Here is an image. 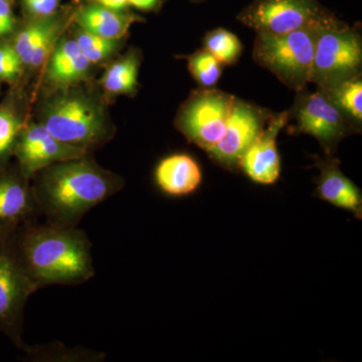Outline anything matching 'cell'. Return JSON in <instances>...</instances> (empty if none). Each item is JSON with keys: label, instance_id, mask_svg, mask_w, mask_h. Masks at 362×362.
Returning a JSON list of instances; mask_svg holds the SVG:
<instances>
[{"label": "cell", "instance_id": "5b68a950", "mask_svg": "<svg viewBox=\"0 0 362 362\" xmlns=\"http://www.w3.org/2000/svg\"><path fill=\"white\" fill-rule=\"evenodd\" d=\"M42 125L56 139L88 153L109 134L106 121L96 105L76 95L54 100L47 107Z\"/></svg>", "mask_w": 362, "mask_h": 362}, {"label": "cell", "instance_id": "d4e9b609", "mask_svg": "<svg viewBox=\"0 0 362 362\" xmlns=\"http://www.w3.org/2000/svg\"><path fill=\"white\" fill-rule=\"evenodd\" d=\"M21 130L20 118L8 109H0V164L13 153Z\"/></svg>", "mask_w": 362, "mask_h": 362}, {"label": "cell", "instance_id": "4316f807", "mask_svg": "<svg viewBox=\"0 0 362 362\" xmlns=\"http://www.w3.org/2000/svg\"><path fill=\"white\" fill-rule=\"evenodd\" d=\"M26 8L39 16H51L59 6V0H23Z\"/></svg>", "mask_w": 362, "mask_h": 362}, {"label": "cell", "instance_id": "8fae6325", "mask_svg": "<svg viewBox=\"0 0 362 362\" xmlns=\"http://www.w3.org/2000/svg\"><path fill=\"white\" fill-rule=\"evenodd\" d=\"M14 154L18 168L28 178L58 162L88 156L85 150L59 141L44 125H32L20 133Z\"/></svg>", "mask_w": 362, "mask_h": 362}, {"label": "cell", "instance_id": "5bb4252c", "mask_svg": "<svg viewBox=\"0 0 362 362\" xmlns=\"http://www.w3.org/2000/svg\"><path fill=\"white\" fill-rule=\"evenodd\" d=\"M320 175L317 178V195L319 199L329 202L354 214L361 220L362 216V195L361 189L340 170L339 162L335 158L316 161Z\"/></svg>", "mask_w": 362, "mask_h": 362}, {"label": "cell", "instance_id": "ba28073f", "mask_svg": "<svg viewBox=\"0 0 362 362\" xmlns=\"http://www.w3.org/2000/svg\"><path fill=\"white\" fill-rule=\"evenodd\" d=\"M235 98L213 88L192 93L178 114V129L188 142L209 151L223 134Z\"/></svg>", "mask_w": 362, "mask_h": 362}, {"label": "cell", "instance_id": "7c38bea8", "mask_svg": "<svg viewBox=\"0 0 362 362\" xmlns=\"http://www.w3.org/2000/svg\"><path fill=\"white\" fill-rule=\"evenodd\" d=\"M289 120L288 111L271 115L265 127L240 159L239 166L254 182L270 185L280 177L277 137Z\"/></svg>", "mask_w": 362, "mask_h": 362}, {"label": "cell", "instance_id": "ffe728a7", "mask_svg": "<svg viewBox=\"0 0 362 362\" xmlns=\"http://www.w3.org/2000/svg\"><path fill=\"white\" fill-rule=\"evenodd\" d=\"M139 59L134 54L113 64L105 73L102 85L112 94H130L138 85Z\"/></svg>", "mask_w": 362, "mask_h": 362}, {"label": "cell", "instance_id": "7402d4cb", "mask_svg": "<svg viewBox=\"0 0 362 362\" xmlns=\"http://www.w3.org/2000/svg\"><path fill=\"white\" fill-rule=\"evenodd\" d=\"M59 28V23L56 21L49 18V20L35 21L18 33L13 47L20 56L23 65H30L33 52L42 37Z\"/></svg>", "mask_w": 362, "mask_h": 362}, {"label": "cell", "instance_id": "603a6c76", "mask_svg": "<svg viewBox=\"0 0 362 362\" xmlns=\"http://www.w3.org/2000/svg\"><path fill=\"white\" fill-rule=\"evenodd\" d=\"M188 71L202 88H214L223 74L221 65L209 52L202 49L188 57Z\"/></svg>", "mask_w": 362, "mask_h": 362}, {"label": "cell", "instance_id": "9c48e42d", "mask_svg": "<svg viewBox=\"0 0 362 362\" xmlns=\"http://www.w3.org/2000/svg\"><path fill=\"white\" fill-rule=\"evenodd\" d=\"M305 90L298 93L293 114L290 113L296 121L294 131L315 138L331 156L343 138L357 130L322 90Z\"/></svg>", "mask_w": 362, "mask_h": 362}, {"label": "cell", "instance_id": "4fadbf2b", "mask_svg": "<svg viewBox=\"0 0 362 362\" xmlns=\"http://www.w3.org/2000/svg\"><path fill=\"white\" fill-rule=\"evenodd\" d=\"M28 180L20 168L18 173H0V238L13 235L40 214Z\"/></svg>", "mask_w": 362, "mask_h": 362}, {"label": "cell", "instance_id": "7a4b0ae2", "mask_svg": "<svg viewBox=\"0 0 362 362\" xmlns=\"http://www.w3.org/2000/svg\"><path fill=\"white\" fill-rule=\"evenodd\" d=\"M32 187L47 221L78 226L93 209L123 188V180L98 166L87 156L42 169Z\"/></svg>", "mask_w": 362, "mask_h": 362}, {"label": "cell", "instance_id": "4dcf8cb0", "mask_svg": "<svg viewBox=\"0 0 362 362\" xmlns=\"http://www.w3.org/2000/svg\"><path fill=\"white\" fill-rule=\"evenodd\" d=\"M190 1H192V2H202V1H206V0H190Z\"/></svg>", "mask_w": 362, "mask_h": 362}, {"label": "cell", "instance_id": "cb8c5ba5", "mask_svg": "<svg viewBox=\"0 0 362 362\" xmlns=\"http://www.w3.org/2000/svg\"><path fill=\"white\" fill-rule=\"evenodd\" d=\"M119 40L106 39L85 30L78 33L76 39L78 47L90 64L100 63L112 56L118 49Z\"/></svg>", "mask_w": 362, "mask_h": 362}, {"label": "cell", "instance_id": "3957f363", "mask_svg": "<svg viewBox=\"0 0 362 362\" xmlns=\"http://www.w3.org/2000/svg\"><path fill=\"white\" fill-rule=\"evenodd\" d=\"M324 25L310 26L284 35L257 33L252 58L288 88L302 92L310 83L317 35Z\"/></svg>", "mask_w": 362, "mask_h": 362}, {"label": "cell", "instance_id": "f1b7e54d", "mask_svg": "<svg viewBox=\"0 0 362 362\" xmlns=\"http://www.w3.org/2000/svg\"><path fill=\"white\" fill-rule=\"evenodd\" d=\"M90 1L114 11H123L129 6L128 0H90Z\"/></svg>", "mask_w": 362, "mask_h": 362}, {"label": "cell", "instance_id": "6da1fadb", "mask_svg": "<svg viewBox=\"0 0 362 362\" xmlns=\"http://www.w3.org/2000/svg\"><path fill=\"white\" fill-rule=\"evenodd\" d=\"M14 252L37 291L49 286H78L94 278L92 243L77 226L33 220L11 235Z\"/></svg>", "mask_w": 362, "mask_h": 362}, {"label": "cell", "instance_id": "277c9868", "mask_svg": "<svg viewBox=\"0 0 362 362\" xmlns=\"http://www.w3.org/2000/svg\"><path fill=\"white\" fill-rule=\"evenodd\" d=\"M362 37L358 25L339 18L322 26L317 35L310 83L325 89L361 76Z\"/></svg>", "mask_w": 362, "mask_h": 362}, {"label": "cell", "instance_id": "52a82bcc", "mask_svg": "<svg viewBox=\"0 0 362 362\" xmlns=\"http://www.w3.org/2000/svg\"><path fill=\"white\" fill-rule=\"evenodd\" d=\"M37 291L16 257L11 235L0 238V332L21 350L25 346L26 303Z\"/></svg>", "mask_w": 362, "mask_h": 362}, {"label": "cell", "instance_id": "44dd1931", "mask_svg": "<svg viewBox=\"0 0 362 362\" xmlns=\"http://www.w3.org/2000/svg\"><path fill=\"white\" fill-rule=\"evenodd\" d=\"M204 49L209 52L221 66L233 65L239 61L243 52L242 42L235 33L225 28H216L207 33Z\"/></svg>", "mask_w": 362, "mask_h": 362}, {"label": "cell", "instance_id": "2e32d148", "mask_svg": "<svg viewBox=\"0 0 362 362\" xmlns=\"http://www.w3.org/2000/svg\"><path fill=\"white\" fill-rule=\"evenodd\" d=\"M90 65L76 40H64L52 52L47 80L59 86L74 84L85 78Z\"/></svg>", "mask_w": 362, "mask_h": 362}, {"label": "cell", "instance_id": "d6986e66", "mask_svg": "<svg viewBox=\"0 0 362 362\" xmlns=\"http://www.w3.org/2000/svg\"><path fill=\"white\" fill-rule=\"evenodd\" d=\"M322 90L350 124L358 130L362 122V78L357 76Z\"/></svg>", "mask_w": 362, "mask_h": 362}, {"label": "cell", "instance_id": "9a60e30c", "mask_svg": "<svg viewBox=\"0 0 362 362\" xmlns=\"http://www.w3.org/2000/svg\"><path fill=\"white\" fill-rule=\"evenodd\" d=\"M156 182L169 197H185L194 192L202 181L201 166L187 154H173L156 166Z\"/></svg>", "mask_w": 362, "mask_h": 362}, {"label": "cell", "instance_id": "ac0fdd59", "mask_svg": "<svg viewBox=\"0 0 362 362\" xmlns=\"http://www.w3.org/2000/svg\"><path fill=\"white\" fill-rule=\"evenodd\" d=\"M25 361L32 362H102L107 354L83 346H69L62 342L26 345L23 349Z\"/></svg>", "mask_w": 362, "mask_h": 362}, {"label": "cell", "instance_id": "f546056e", "mask_svg": "<svg viewBox=\"0 0 362 362\" xmlns=\"http://www.w3.org/2000/svg\"><path fill=\"white\" fill-rule=\"evenodd\" d=\"M160 0H128V4L140 9V11H149L157 8Z\"/></svg>", "mask_w": 362, "mask_h": 362}, {"label": "cell", "instance_id": "8992f818", "mask_svg": "<svg viewBox=\"0 0 362 362\" xmlns=\"http://www.w3.org/2000/svg\"><path fill=\"white\" fill-rule=\"evenodd\" d=\"M337 18L318 0H252L237 16L243 25L266 35H284Z\"/></svg>", "mask_w": 362, "mask_h": 362}, {"label": "cell", "instance_id": "83f0119b", "mask_svg": "<svg viewBox=\"0 0 362 362\" xmlns=\"http://www.w3.org/2000/svg\"><path fill=\"white\" fill-rule=\"evenodd\" d=\"M13 26L14 18L11 6L7 0H0V37L11 33Z\"/></svg>", "mask_w": 362, "mask_h": 362}, {"label": "cell", "instance_id": "484cf974", "mask_svg": "<svg viewBox=\"0 0 362 362\" xmlns=\"http://www.w3.org/2000/svg\"><path fill=\"white\" fill-rule=\"evenodd\" d=\"M23 64L11 45H0V78L13 80L20 75Z\"/></svg>", "mask_w": 362, "mask_h": 362}, {"label": "cell", "instance_id": "e0dca14e", "mask_svg": "<svg viewBox=\"0 0 362 362\" xmlns=\"http://www.w3.org/2000/svg\"><path fill=\"white\" fill-rule=\"evenodd\" d=\"M136 18L93 4L78 13L77 23L85 32L106 39L120 40L128 33Z\"/></svg>", "mask_w": 362, "mask_h": 362}, {"label": "cell", "instance_id": "30bf717a", "mask_svg": "<svg viewBox=\"0 0 362 362\" xmlns=\"http://www.w3.org/2000/svg\"><path fill=\"white\" fill-rule=\"evenodd\" d=\"M270 116L264 109L235 98L223 134L207 154L223 168L239 165L245 152L265 127Z\"/></svg>", "mask_w": 362, "mask_h": 362}]
</instances>
